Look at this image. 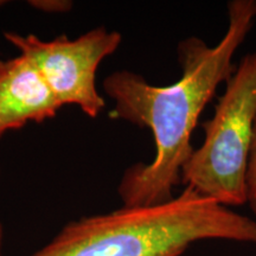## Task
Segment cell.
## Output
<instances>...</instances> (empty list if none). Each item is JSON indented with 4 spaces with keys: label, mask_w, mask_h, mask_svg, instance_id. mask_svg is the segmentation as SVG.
Here are the masks:
<instances>
[{
    "label": "cell",
    "mask_w": 256,
    "mask_h": 256,
    "mask_svg": "<svg viewBox=\"0 0 256 256\" xmlns=\"http://www.w3.org/2000/svg\"><path fill=\"white\" fill-rule=\"evenodd\" d=\"M226 10L228 28L215 46L198 37L179 42L182 76L177 82L158 87L130 70L104 78V90L115 104L110 119L148 128L156 144L150 164L140 162L124 171L118 186L124 206H158L176 197L182 168L194 151L192 133L217 88L236 68L232 57L254 25L256 0H232Z\"/></svg>",
    "instance_id": "cell-1"
},
{
    "label": "cell",
    "mask_w": 256,
    "mask_h": 256,
    "mask_svg": "<svg viewBox=\"0 0 256 256\" xmlns=\"http://www.w3.org/2000/svg\"><path fill=\"white\" fill-rule=\"evenodd\" d=\"M206 240L256 244V220L185 186L158 206L70 222L30 256H180Z\"/></svg>",
    "instance_id": "cell-2"
},
{
    "label": "cell",
    "mask_w": 256,
    "mask_h": 256,
    "mask_svg": "<svg viewBox=\"0 0 256 256\" xmlns=\"http://www.w3.org/2000/svg\"><path fill=\"white\" fill-rule=\"evenodd\" d=\"M256 120V51L240 60L210 120L204 142L180 171V184L222 206L247 203V168Z\"/></svg>",
    "instance_id": "cell-3"
},
{
    "label": "cell",
    "mask_w": 256,
    "mask_h": 256,
    "mask_svg": "<svg viewBox=\"0 0 256 256\" xmlns=\"http://www.w3.org/2000/svg\"><path fill=\"white\" fill-rule=\"evenodd\" d=\"M4 37L30 60L60 106L76 104L92 119L106 101L96 87V72L106 57L120 46L122 36L104 26L92 28L76 40L62 36L43 40L34 34L5 32Z\"/></svg>",
    "instance_id": "cell-4"
},
{
    "label": "cell",
    "mask_w": 256,
    "mask_h": 256,
    "mask_svg": "<svg viewBox=\"0 0 256 256\" xmlns=\"http://www.w3.org/2000/svg\"><path fill=\"white\" fill-rule=\"evenodd\" d=\"M62 106L30 60H0V136L28 122L55 118Z\"/></svg>",
    "instance_id": "cell-5"
},
{
    "label": "cell",
    "mask_w": 256,
    "mask_h": 256,
    "mask_svg": "<svg viewBox=\"0 0 256 256\" xmlns=\"http://www.w3.org/2000/svg\"><path fill=\"white\" fill-rule=\"evenodd\" d=\"M247 203L256 216V120L252 130L250 153H249L247 168Z\"/></svg>",
    "instance_id": "cell-6"
},
{
    "label": "cell",
    "mask_w": 256,
    "mask_h": 256,
    "mask_svg": "<svg viewBox=\"0 0 256 256\" xmlns=\"http://www.w3.org/2000/svg\"><path fill=\"white\" fill-rule=\"evenodd\" d=\"M28 4L44 12L51 14H63L72 8V2H64V0H36V2H28Z\"/></svg>",
    "instance_id": "cell-7"
},
{
    "label": "cell",
    "mask_w": 256,
    "mask_h": 256,
    "mask_svg": "<svg viewBox=\"0 0 256 256\" xmlns=\"http://www.w3.org/2000/svg\"><path fill=\"white\" fill-rule=\"evenodd\" d=\"M2 240H4V229H2V224L0 222V256L2 252Z\"/></svg>",
    "instance_id": "cell-8"
}]
</instances>
